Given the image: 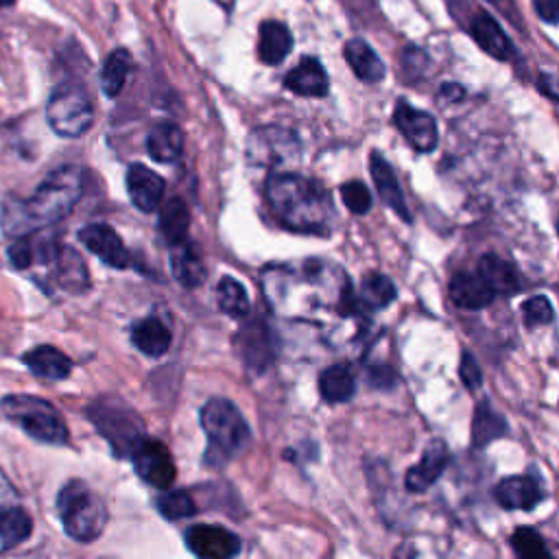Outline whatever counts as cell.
Segmentation results:
<instances>
[{
  "instance_id": "cell-27",
  "label": "cell",
  "mask_w": 559,
  "mask_h": 559,
  "mask_svg": "<svg viewBox=\"0 0 559 559\" xmlns=\"http://www.w3.org/2000/svg\"><path fill=\"white\" fill-rule=\"evenodd\" d=\"M346 59L354 70V75L365 83H378L387 75L383 59L376 55V51L365 40H350L346 44Z\"/></svg>"
},
{
  "instance_id": "cell-25",
  "label": "cell",
  "mask_w": 559,
  "mask_h": 559,
  "mask_svg": "<svg viewBox=\"0 0 559 559\" xmlns=\"http://www.w3.org/2000/svg\"><path fill=\"white\" fill-rule=\"evenodd\" d=\"M149 156L160 164L177 162L184 151V134L175 123H156L147 134Z\"/></svg>"
},
{
  "instance_id": "cell-45",
  "label": "cell",
  "mask_w": 559,
  "mask_h": 559,
  "mask_svg": "<svg viewBox=\"0 0 559 559\" xmlns=\"http://www.w3.org/2000/svg\"><path fill=\"white\" fill-rule=\"evenodd\" d=\"M540 90L546 94V97L559 103V77L542 75V77H540Z\"/></svg>"
},
{
  "instance_id": "cell-20",
  "label": "cell",
  "mask_w": 559,
  "mask_h": 559,
  "mask_svg": "<svg viewBox=\"0 0 559 559\" xmlns=\"http://www.w3.org/2000/svg\"><path fill=\"white\" fill-rule=\"evenodd\" d=\"M284 86L291 92L300 94V97H326L328 94V75L324 66L319 64V59L315 57H304L300 64H297L291 73L284 79Z\"/></svg>"
},
{
  "instance_id": "cell-16",
  "label": "cell",
  "mask_w": 559,
  "mask_h": 559,
  "mask_svg": "<svg viewBox=\"0 0 559 559\" xmlns=\"http://www.w3.org/2000/svg\"><path fill=\"white\" fill-rule=\"evenodd\" d=\"M127 193L140 212H153L162 201L164 180L145 164H132L127 169Z\"/></svg>"
},
{
  "instance_id": "cell-7",
  "label": "cell",
  "mask_w": 559,
  "mask_h": 559,
  "mask_svg": "<svg viewBox=\"0 0 559 559\" xmlns=\"http://www.w3.org/2000/svg\"><path fill=\"white\" fill-rule=\"evenodd\" d=\"M88 415L118 457H132L138 444L145 439V426H142L136 411L129 409L121 400H94Z\"/></svg>"
},
{
  "instance_id": "cell-17",
  "label": "cell",
  "mask_w": 559,
  "mask_h": 559,
  "mask_svg": "<svg viewBox=\"0 0 559 559\" xmlns=\"http://www.w3.org/2000/svg\"><path fill=\"white\" fill-rule=\"evenodd\" d=\"M448 466V448L444 442H431L424 450V457L418 463V466H413L407 477H404V485H407V490L413 494H422L426 492L428 487H431L439 477H442V472Z\"/></svg>"
},
{
  "instance_id": "cell-12",
  "label": "cell",
  "mask_w": 559,
  "mask_h": 559,
  "mask_svg": "<svg viewBox=\"0 0 559 559\" xmlns=\"http://www.w3.org/2000/svg\"><path fill=\"white\" fill-rule=\"evenodd\" d=\"M129 459L134 461V468L140 474V479L158 487V490H169L177 477L175 461L169 448L162 442H156V439H142Z\"/></svg>"
},
{
  "instance_id": "cell-38",
  "label": "cell",
  "mask_w": 559,
  "mask_h": 559,
  "mask_svg": "<svg viewBox=\"0 0 559 559\" xmlns=\"http://www.w3.org/2000/svg\"><path fill=\"white\" fill-rule=\"evenodd\" d=\"M522 317H525V324L529 328H538V326H546L551 324L555 311H553V304L549 302V297L544 295H533L522 306Z\"/></svg>"
},
{
  "instance_id": "cell-3",
  "label": "cell",
  "mask_w": 559,
  "mask_h": 559,
  "mask_svg": "<svg viewBox=\"0 0 559 559\" xmlns=\"http://www.w3.org/2000/svg\"><path fill=\"white\" fill-rule=\"evenodd\" d=\"M267 199L284 228L306 234H330L335 223V204L328 190L302 175H273L267 184Z\"/></svg>"
},
{
  "instance_id": "cell-49",
  "label": "cell",
  "mask_w": 559,
  "mask_h": 559,
  "mask_svg": "<svg viewBox=\"0 0 559 559\" xmlns=\"http://www.w3.org/2000/svg\"><path fill=\"white\" fill-rule=\"evenodd\" d=\"M557 232H559V221H557Z\"/></svg>"
},
{
  "instance_id": "cell-36",
  "label": "cell",
  "mask_w": 559,
  "mask_h": 559,
  "mask_svg": "<svg viewBox=\"0 0 559 559\" xmlns=\"http://www.w3.org/2000/svg\"><path fill=\"white\" fill-rule=\"evenodd\" d=\"M158 511L169 520H182L197 514V505L188 492H166L156 498Z\"/></svg>"
},
{
  "instance_id": "cell-30",
  "label": "cell",
  "mask_w": 559,
  "mask_h": 559,
  "mask_svg": "<svg viewBox=\"0 0 559 559\" xmlns=\"http://www.w3.org/2000/svg\"><path fill=\"white\" fill-rule=\"evenodd\" d=\"M319 394L330 404H341L354 398L356 380L348 365H332L319 376Z\"/></svg>"
},
{
  "instance_id": "cell-44",
  "label": "cell",
  "mask_w": 559,
  "mask_h": 559,
  "mask_svg": "<svg viewBox=\"0 0 559 559\" xmlns=\"http://www.w3.org/2000/svg\"><path fill=\"white\" fill-rule=\"evenodd\" d=\"M535 14L549 25H559V0H533Z\"/></svg>"
},
{
  "instance_id": "cell-41",
  "label": "cell",
  "mask_w": 559,
  "mask_h": 559,
  "mask_svg": "<svg viewBox=\"0 0 559 559\" xmlns=\"http://www.w3.org/2000/svg\"><path fill=\"white\" fill-rule=\"evenodd\" d=\"M424 66H428V57L424 55V51L409 46V49L402 53V68H404V75H407V77H411V75L420 77Z\"/></svg>"
},
{
  "instance_id": "cell-35",
  "label": "cell",
  "mask_w": 559,
  "mask_h": 559,
  "mask_svg": "<svg viewBox=\"0 0 559 559\" xmlns=\"http://www.w3.org/2000/svg\"><path fill=\"white\" fill-rule=\"evenodd\" d=\"M219 308L230 317H245L249 313V297L243 284L234 278H223L219 282Z\"/></svg>"
},
{
  "instance_id": "cell-39",
  "label": "cell",
  "mask_w": 559,
  "mask_h": 559,
  "mask_svg": "<svg viewBox=\"0 0 559 559\" xmlns=\"http://www.w3.org/2000/svg\"><path fill=\"white\" fill-rule=\"evenodd\" d=\"M343 204L354 214H367L372 208V193L363 182H348L341 186Z\"/></svg>"
},
{
  "instance_id": "cell-10",
  "label": "cell",
  "mask_w": 559,
  "mask_h": 559,
  "mask_svg": "<svg viewBox=\"0 0 559 559\" xmlns=\"http://www.w3.org/2000/svg\"><path fill=\"white\" fill-rule=\"evenodd\" d=\"M35 254L42 256V265L51 269L55 282L68 293H83L90 287L88 269L83 258L73 247L64 243H49L46 247H35Z\"/></svg>"
},
{
  "instance_id": "cell-18",
  "label": "cell",
  "mask_w": 559,
  "mask_h": 559,
  "mask_svg": "<svg viewBox=\"0 0 559 559\" xmlns=\"http://www.w3.org/2000/svg\"><path fill=\"white\" fill-rule=\"evenodd\" d=\"M450 297H453L455 306L463 308V311H479V308H485L494 302L496 293L481 278L479 271H459L450 280Z\"/></svg>"
},
{
  "instance_id": "cell-26",
  "label": "cell",
  "mask_w": 559,
  "mask_h": 559,
  "mask_svg": "<svg viewBox=\"0 0 559 559\" xmlns=\"http://www.w3.org/2000/svg\"><path fill=\"white\" fill-rule=\"evenodd\" d=\"M477 271L481 273V278L490 284V289L496 295H516L522 289L518 269L501 256L485 254L481 258Z\"/></svg>"
},
{
  "instance_id": "cell-14",
  "label": "cell",
  "mask_w": 559,
  "mask_h": 559,
  "mask_svg": "<svg viewBox=\"0 0 559 559\" xmlns=\"http://www.w3.org/2000/svg\"><path fill=\"white\" fill-rule=\"evenodd\" d=\"M186 546L190 553L206 559H230L241 553V540L223 527L197 525L186 531Z\"/></svg>"
},
{
  "instance_id": "cell-15",
  "label": "cell",
  "mask_w": 559,
  "mask_h": 559,
  "mask_svg": "<svg viewBox=\"0 0 559 559\" xmlns=\"http://www.w3.org/2000/svg\"><path fill=\"white\" fill-rule=\"evenodd\" d=\"M79 241L86 245L94 256H99L107 267L125 269L129 265V260H132L127 247L121 241V236L105 223L86 225V228L79 232Z\"/></svg>"
},
{
  "instance_id": "cell-47",
  "label": "cell",
  "mask_w": 559,
  "mask_h": 559,
  "mask_svg": "<svg viewBox=\"0 0 559 559\" xmlns=\"http://www.w3.org/2000/svg\"><path fill=\"white\" fill-rule=\"evenodd\" d=\"M14 3H16V0H0V7H11Z\"/></svg>"
},
{
  "instance_id": "cell-37",
  "label": "cell",
  "mask_w": 559,
  "mask_h": 559,
  "mask_svg": "<svg viewBox=\"0 0 559 559\" xmlns=\"http://www.w3.org/2000/svg\"><path fill=\"white\" fill-rule=\"evenodd\" d=\"M511 546H514L516 555L525 557V559L551 557V551L546 549V542H544L542 535L535 529H529V527H522L514 535H511Z\"/></svg>"
},
{
  "instance_id": "cell-29",
  "label": "cell",
  "mask_w": 559,
  "mask_h": 559,
  "mask_svg": "<svg viewBox=\"0 0 559 559\" xmlns=\"http://www.w3.org/2000/svg\"><path fill=\"white\" fill-rule=\"evenodd\" d=\"M132 341L142 354L158 359L171 346V330L158 317H147L132 328Z\"/></svg>"
},
{
  "instance_id": "cell-1",
  "label": "cell",
  "mask_w": 559,
  "mask_h": 559,
  "mask_svg": "<svg viewBox=\"0 0 559 559\" xmlns=\"http://www.w3.org/2000/svg\"><path fill=\"white\" fill-rule=\"evenodd\" d=\"M260 284L271 308L280 317L315 319L328 308L341 317H354L363 311L348 278L326 260L267 267Z\"/></svg>"
},
{
  "instance_id": "cell-13",
  "label": "cell",
  "mask_w": 559,
  "mask_h": 559,
  "mask_svg": "<svg viewBox=\"0 0 559 559\" xmlns=\"http://www.w3.org/2000/svg\"><path fill=\"white\" fill-rule=\"evenodd\" d=\"M394 123L415 151L431 153L437 147L439 129L435 118L428 112L415 110L407 101H398L394 110Z\"/></svg>"
},
{
  "instance_id": "cell-2",
  "label": "cell",
  "mask_w": 559,
  "mask_h": 559,
  "mask_svg": "<svg viewBox=\"0 0 559 559\" xmlns=\"http://www.w3.org/2000/svg\"><path fill=\"white\" fill-rule=\"evenodd\" d=\"M83 175L77 166L53 171L29 199H7L3 206V230L14 239H27L33 232L66 219L81 197Z\"/></svg>"
},
{
  "instance_id": "cell-48",
  "label": "cell",
  "mask_w": 559,
  "mask_h": 559,
  "mask_svg": "<svg viewBox=\"0 0 559 559\" xmlns=\"http://www.w3.org/2000/svg\"><path fill=\"white\" fill-rule=\"evenodd\" d=\"M492 3H496V5H503V3H505V0H492Z\"/></svg>"
},
{
  "instance_id": "cell-6",
  "label": "cell",
  "mask_w": 559,
  "mask_h": 559,
  "mask_svg": "<svg viewBox=\"0 0 559 559\" xmlns=\"http://www.w3.org/2000/svg\"><path fill=\"white\" fill-rule=\"evenodd\" d=\"M5 418L44 444L62 446L68 442V428L49 400L35 396H7L0 402Z\"/></svg>"
},
{
  "instance_id": "cell-43",
  "label": "cell",
  "mask_w": 559,
  "mask_h": 559,
  "mask_svg": "<svg viewBox=\"0 0 559 559\" xmlns=\"http://www.w3.org/2000/svg\"><path fill=\"white\" fill-rule=\"evenodd\" d=\"M370 383L378 389H391V387H396L398 376H396L394 370H391V367L378 365V367H372V370H370Z\"/></svg>"
},
{
  "instance_id": "cell-42",
  "label": "cell",
  "mask_w": 559,
  "mask_h": 559,
  "mask_svg": "<svg viewBox=\"0 0 559 559\" xmlns=\"http://www.w3.org/2000/svg\"><path fill=\"white\" fill-rule=\"evenodd\" d=\"M9 258L18 269H27L33 265V260H35V245H31L25 239H20L16 245L9 247Z\"/></svg>"
},
{
  "instance_id": "cell-34",
  "label": "cell",
  "mask_w": 559,
  "mask_h": 559,
  "mask_svg": "<svg viewBox=\"0 0 559 559\" xmlns=\"http://www.w3.org/2000/svg\"><path fill=\"white\" fill-rule=\"evenodd\" d=\"M359 300L367 311H380L396 300V287L383 273H367L361 284Z\"/></svg>"
},
{
  "instance_id": "cell-46",
  "label": "cell",
  "mask_w": 559,
  "mask_h": 559,
  "mask_svg": "<svg viewBox=\"0 0 559 559\" xmlns=\"http://www.w3.org/2000/svg\"><path fill=\"white\" fill-rule=\"evenodd\" d=\"M439 94H442V99H446V101H461L463 97H466V92H463V88L457 86V83H444Z\"/></svg>"
},
{
  "instance_id": "cell-19",
  "label": "cell",
  "mask_w": 559,
  "mask_h": 559,
  "mask_svg": "<svg viewBox=\"0 0 559 559\" xmlns=\"http://www.w3.org/2000/svg\"><path fill=\"white\" fill-rule=\"evenodd\" d=\"M370 171H372V177H374V184L378 188L380 199H383L385 204L391 210H394L404 223H411L413 219H411V212H409L407 201H404V193H402V188H400L398 177H396L394 169H391V164L383 156H380L378 151L372 153Z\"/></svg>"
},
{
  "instance_id": "cell-11",
  "label": "cell",
  "mask_w": 559,
  "mask_h": 559,
  "mask_svg": "<svg viewBox=\"0 0 559 559\" xmlns=\"http://www.w3.org/2000/svg\"><path fill=\"white\" fill-rule=\"evenodd\" d=\"M31 529V516L22 507L16 487L0 472V553L25 542Z\"/></svg>"
},
{
  "instance_id": "cell-33",
  "label": "cell",
  "mask_w": 559,
  "mask_h": 559,
  "mask_svg": "<svg viewBox=\"0 0 559 559\" xmlns=\"http://www.w3.org/2000/svg\"><path fill=\"white\" fill-rule=\"evenodd\" d=\"M190 225V212L182 199H169L160 212V232L169 245H177L186 241Z\"/></svg>"
},
{
  "instance_id": "cell-28",
  "label": "cell",
  "mask_w": 559,
  "mask_h": 559,
  "mask_svg": "<svg viewBox=\"0 0 559 559\" xmlns=\"http://www.w3.org/2000/svg\"><path fill=\"white\" fill-rule=\"evenodd\" d=\"M22 361H25V365L35 376L46 380H64L73 372V363H70L68 356L51 346H40L31 350L29 354H25Z\"/></svg>"
},
{
  "instance_id": "cell-40",
  "label": "cell",
  "mask_w": 559,
  "mask_h": 559,
  "mask_svg": "<svg viewBox=\"0 0 559 559\" xmlns=\"http://www.w3.org/2000/svg\"><path fill=\"white\" fill-rule=\"evenodd\" d=\"M459 376L463 380V385H466L470 391L479 389L483 383V374H481V367L477 363V359L470 352H463L461 356V367H459Z\"/></svg>"
},
{
  "instance_id": "cell-9",
  "label": "cell",
  "mask_w": 559,
  "mask_h": 559,
  "mask_svg": "<svg viewBox=\"0 0 559 559\" xmlns=\"http://www.w3.org/2000/svg\"><path fill=\"white\" fill-rule=\"evenodd\" d=\"M249 162L265 169H280V166H293L300 162L302 142L293 129L269 125L260 127L249 138L247 145Z\"/></svg>"
},
{
  "instance_id": "cell-31",
  "label": "cell",
  "mask_w": 559,
  "mask_h": 559,
  "mask_svg": "<svg viewBox=\"0 0 559 559\" xmlns=\"http://www.w3.org/2000/svg\"><path fill=\"white\" fill-rule=\"evenodd\" d=\"M505 433H507V422L503 420V415L496 413L487 400L479 402L472 420V446L485 448L492 442H496V439H501Z\"/></svg>"
},
{
  "instance_id": "cell-23",
  "label": "cell",
  "mask_w": 559,
  "mask_h": 559,
  "mask_svg": "<svg viewBox=\"0 0 559 559\" xmlns=\"http://www.w3.org/2000/svg\"><path fill=\"white\" fill-rule=\"evenodd\" d=\"M293 49V35L284 22L278 20H265L260 25V38H258V57L260 62L267 66L282 64Z\"/></svg>"
},
{
  "instance_id": "cell-21",
  "label": "cell",
  "mask_w": 559,
  "mask_h": 559,
  "mask_svg": "<svg viewBox=\"0 0 559 559\" xmlns=\"http://www.w3.org/2000/svg\"><path fill=\"white\" fill-rule=\"evenodd\" d=\"M544 498L538 479L533 477H509L498 483L496 501L503 509H525L531 511Z\"/></svg>"
},
{
  "instance_id": "cell-8",
  "label": "cell",
  "mask_w": 559,
  "mask_h": 559,
  "mask_svg": "<svg viewBox=\"0 0 559 559\" xmlns=\"http://www.w3.org/2000/svg\"><path fill=\"white\" fill-rule=\"evenodd\" d=\"M46 118L57 136L79 138L86 134L94 121V105L86 88L77 83L57 86L46 103Z\"/></svg>"
},
{
  "instance_id": "cell-4",
  "label": "cell",
  "mask_w": 559,
  "mask_h": 559,
  "mask_svg": "<svg viewBox=\"0 0 559 559\" xmlns=\"http://www.w3.org/2000/svg\"><path fill=\"white\" fill-rule=\"evenodd\" d=\"M201 426L208 435L206 461L212 466H225L252 442V431L243 413L225 398H212L201 409Z\"/></svg>"
},
{
  "instance_id": "cell-5",
  "label": "cell",
  "mask_w": 559,
  "mask_h": 559,
  "mask_svg": "<svg viewBox=\"0 0 559 559\" xmlns=\"http://www.w3.org/2000/svg\"><path fill=\"white\" fill-rule=\"evenodd\" d=\"M64 531L77 542H94L107 525V507L99 494L83 483L68 481L57 496Z\"/></svg>"
},
{
  "instance_id": "cell-22",
  "label": "cell",
  "mask_w": 559,
  "mask_h": 559,
  "mask_svg": "<svg viewBox=\"0 0 559 559\" xmlns=\"http://www.w3.org/2000/svg\"><path fill=\"white\" fill-rule=\"evenodd\" d=\"M171 271L175 280L186 289H197L206 282L208 271L195 245L182 241L171 245Z\"/></svg>"
},
{
  "instance_id": "cell-32",
  "label": "cell",
  "mask_w": 559,
  "mask_h": 559,
  "mask_svg": "<svg viewBox=\"0 0 559 559\" xmlns=\"http://www.w3.org/2000/svg\"><path fill=\"white\" fill-rule=\"evenodd\" d=\"M129 70H132V55L125 49L114 51L110 57L105 59V64L101 68V90L105 92V97H118L121 90L125 88Z\"/></svg>"
},
{
  "instance_id": "cell-24",
  "label": "cell",
  "mask_w": 559,
  "mask_h": 559,
  "mask_svg": "<svg viewBox=\"0 0 559 559\" xmlns=\"http://www.w3.org/2000/svg\"><path fill=\"white\" fill-rule=\"evenodd\" d=\"M470 33L481 49L487 55L498 59V62H507V59H511V55H514V44H511L507 33L498 27V22L492 16L479 14L472 20Z\"/></svg>"
}]
</instances>
